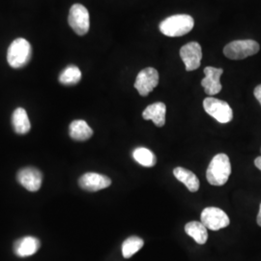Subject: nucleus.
<instances>
[{
	"mask_svg": "<svg viewBox=\"0 0 261 261\" xmlns=\"http://www.w3.org/2000/svg\"><path fill=\"white\" fill-rule=\"evenodd\" d=\"M69 135L74 140L85 141L93 136V130L84 120H75L70 124Z\"/></svg>",
	"mask_w": 261,
	"mask_h": 261,
	"instance_id": "obj_16",
	"label": "nucleus"
},
{
	"mask_svg": "<svg viewBox=\"0 0 261 261\" xmlns=\"http://www.w3.org/2000/svg\"><path fill=\"white\" fill-rule=\"evenodd\" d=\"M180 57L184 62L188 72L195 71L198 69L201 64L202 50L197 42L188 43L180 49Z\"/></svg>",
	"mask_w": 261,
	"mask_h": 261,
	"instance_id": "obj_9",
	"label": "nucleus"
},
{
	"mask_svg": "<svg viewBox=\"0 0 261 261\" xmlns=\"http://www.w3.org/2000/svg\"><path fill=\"white\" fill-rule=\"evenodd\" d=\"M143 240L138 236H130L122 244V254L125 258H130L143 247Z\"/></svg>",
	"mask_w": 261,
	"mask_h": 261,
	"instance_id": "obj_21",
	"label": "nucleus"
},
{
	"mask_svg": "<svg viewBox=\"0 0 261 261\" xmlns=\"http://www.w3.org/2000/svg\"><path fill=\"white\" fill-rule=\"evenodd\" d=\"M167 107L162 102L152 103L142 112V117L145 120H152L157 127H163L166 124Z\"/></svg>",
	"mask_w": 261,
	"mask_h": 261,
	"instance_id": "obj_14",
	"label": "nucleus"
},
{
	"mask_svg": "<svg viewBox=\"0 0 261 261\" xmlns=\"http://www.w3.org/2000/svg\"><path fill=\"white\" fill-rule=\"evenodd\" d=\"M195 20L189 15H174L160 23V31L168 37H181L191 32Z\"/></svg>",
	"mask_w": 261,
	"mask_h": 261,
	"instance_id": "obj_2",
	"label": "nucleus"
},
{
	"mask_svg": "<svg viewBox=\"0 0 261 261\" xmlns=\"http://www.w3.org/2000/svg\"><path fill=\"white\" fill-rule=\"evenodd\" d=\"M203 108L205 112L222 124H226L232 120L233 112L230 106L226 102L208 97L203 101Z\"/></svg>",
	"mask_w": 261,
	"mask_h": 261,
	"instance_id": "obj_5",
	"label": "nucleus"
},
{
	"mask_svg": "<svg viewBox=\"0 0 261 261\" xmlns=\"http://www.w3.org/2000/svg\"><path fill=\"white\" fill-rule=\"evenodd\" d=\"M201 224L210 230L217 231L229 225V218L222 209L217 207H207L200 215Z\"/></svg>",
	"mask_w": 261,
	"mask_h": 261,
	"instance_id": "obj_7",
	"label": "nucleus"
},
{
	"mask_svg": "<svg viewBox=\"0 0 261 261\" xmlns=\"http://www.w3.org/2000/svg\"><path fill=\"white\" fill-rule=\"evenodd\" d=\"M40 248V241L33 236H25L14 244V252L19 257H28L35 254Z\"/></svg>",
	"mask_w": 261,
	"mask_h": 261,
	"instance_id": "obj_13",
	"label": "nucleus"
},
{
	"mask_svg": "<svg viewBox=\"0 0 261 261\" xmlns=\"http://www.w3.org/2000/svg\"><path fill=\"white\" fill-rule=\"evenodd\" d=\"M32 47L24 38H18L12 42L7 51V61L12 68L19 69L25 65L31 59Z\"/></svg>",
	"mask_w": 261,
	"mask_h": 261,
	"instance_id": "obj_3",
	"label": "nucleus"
},
{
	"mask_svg": "<svg viewBox=\"0 0 261 261\" xmlns=\"http://www.w3.org/2000/svg\"><path fill=\"white\" fill-rule=\"evenodd\" d=\"M173 174L178 181L182 182L187 189L192 192V193H196L199 189V180L194 172H192L191 170L186 169L184 168H174L173 170Z\"/></svg>",
	"mask_w": 261,
	"mask_h": 261,
	"instance_id": "obj_15",
	"label": "nucleus"
},
{
	"mask_svg": "<svg viewBox=\"0 0 261 261\" xmlns=\"http://www.w3.org/2000/svg\"><path fill=\"white\" fill-rule=\"evenodd\" d=\"M133 158L137 163L146 168H152L156 165L157 159L155 154L145 147H138L133 152Z\"/></svg>",
	"mask_w": 261,
	"mask_h": 261,
	"instance_id": "obj_19",
	"label": "nucleus"
},
{
	"mask_svg": "<svg viewBox=\"0 0 261 261\" xmlns=\"http://www.w3.org/2000/svg\"><path fill=\"white\" fill-rule=\"evenodd\" d=\"M223 73L224 70L222 68L206 67L204 69L205 77L201 81V85L204 88L206 94H208L209 96H213L221 92L222 84L220 80Z\"/></svg>",
	"mask_w": 261,
	"mask_h": 261,
	"instance_id": "obj_12",
	"label": "nucleus"
},
{
	"mask_svg": "<svg viewBox=\"0 0 261 261\" xmlns=\"http://www.w3.org/2000/svg\"><path fill=\"white\" fill-rule=\"evenodd\" d=\"M256 222H257V224L261 226V203L260 207H259V212H258V215H257V218H256Z\"/></svg>",
	"mask_w": 261,
	"mask_h": 261,
	"instance_id": "obj_24",
	"label": "nucleus"
},
{
	"mask_svg": "<svg viewBox=\"0 0 261 261\" xmlns=\"http://www.w3.org/2000/svg\"><path fill=\"white\" fill-rule=\"evenodd\" d=\"M17 180L29 192H37L42 186L43 175L37 168L29 167L19 170L17 174Z\"/></svg>",
	"mask_w": 261,
	"mask_h": 261,
	"instance_id": "obj_10",
	"label": "nucleus"
},
{
	"mask_svg": "<svg viewBox=\"0 0 261 261\" xmlns=\"http://www.w3.org/2000/svg\"><path fill=\"white\" fill-rule=\"evenodd\" d=\"M254 166L261 170V156L254 160Z\"/></svg>",
	"mask_w": 261,
	"mask_h": 261,
	"instance_id": "obj_23",
	"label": "nucleus"
},
{
	"mask_svg": "<svg viewBox=\"0 0 261 261\" xmlns=\"http://www.w3.org/2000/svg\"><path fill=\"white\" fill-rule=\"evenodd\" d=\"M111 178L96 173V172H87L79 179V185L85 191L88 192H98L111 186Z\"/></svg>",
	"mask_w": 261,
	"mask_h": 261,
	"instance_id": "obj_11",
	"label": "nucleus"
},
{
	"mask_svg": "<svg viewBox=\"0 0 261 261\" xmlns=\"http://www.w3.org/2000/svg\"><path fill=\"white\" fill-rule=\"evenodd\" d=\"M159 84L158 71L154 68H145L141 70L135 82V88L141 96H148Z\"/></svg>",
	"mask_w": 261,
	"mask_h": 261,
	"instance_id": "obj_8",
	"label": "nucleus"
},
{
	"mask_svg": "<svg viewBox=\"0 0 261 261\" xmlns=\"http://www.w3.org/2000/svg\"><path fill=\"white\" fill-rule=\"evenodd\" d=\"M253 94H254V97L256 98V100H257L261 105V84L254 88Z\"/></svg>",
	"mask_w": 261,
	"mask_h": 261,
	"instance_id": "obj_22",
	"label": "nucleus"
},
{
	"mask_svg": "<svg viewBox=\"0 0 261 261\" xmlns=\"http://www.w3.org/2000/svg\"><path fill=\"white\" fill-rule=\"evenodd\" d=\"M186 233L191 236L197 244L203 245L208 239L207 228L199 222H190L185 225Z\"/></svg>",
	"mask_w": 261,
	"mask_h": 261,
	"instance_id": "obj_18",
	"label": "nucleus"
},
{
	"mask_svg": "<svg viewBox=\"0 0 261 261\" xmlns=\"http://www.w3.org/2000/svg\"><path fill=\"white\" fill-rule=\"evenodd\" d=\"M69 25L80 36H84L90 28L89 12L82 4H74L68 17Z\"/></svg>",
	"mask_w": 261,
	"mask_h": 261,
	"instance_id": "obj_6",
	"label": "nucleus"
},
{
	"mask_svg": "<svg viewBox=\"0 0 261 261\" xmlns=\"http://www.w3.org/2000/svg\"><path fill=\"white\" fill-rule=\"evenodd\" d=\"M12 125L14 130L19 135H25L31 129V124L24 109L18 108L12 114Z\"/></svg>",
	"mask_w": 261,
	"mask_h": 261,
	"instance_id": "obj_17",
	"label": "nucleus"
},
{
	"mask_svg": "<svg viewBox=\"0 0 261 261\" xmlns=\"http://www.w3.org/2000/svg\"><path fill=\"white\" fill-rule=\"evenodd\" d=\"M259 48V44L253 40H236L224 47V55L229 59L240 60L256 55Z\"/></svg>",
	"mask_w": 261,
	"mask_h": 261,
	"instance_id": "obj_4",
	"label": "nucleus"
},
{
	"mask_svg": "<svg viewBox=\"0 0 261 261\" xmlns=\"http://www.w3.org/2000/svg\"><path fill=\"white\" fill-rule=\"evenodd\" d=\"M231 174V164L227 155L218 154L214 156L210 162L207 171L206 178L209 184L213 186H223Z\"/></svg>",
	"mask_w": 261,
	"mask_h": 261,
	"instance_id": "obj_1",
	"label": "nucleus"
},
{
	"mask_svg": "<svg viewBox=\"0 0 261 261\" xmlns=\"http://www.w3.org/2000/svg\"><path fill=\"white\" fill-rule=\"evenodd\" d=\"M82 80V72L79 67L70 65L66 67L59 75L60 84L64 85H75L79 84Z\"/></svg>",
	"mask_w": 261,
	"mask_h": 261,
	"instance_id": "obj_20",
	"label": "nucleus"
}]
</instances>
